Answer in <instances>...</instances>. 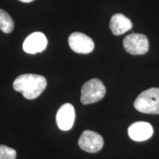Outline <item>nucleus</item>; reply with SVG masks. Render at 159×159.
Segmentation results:
<instances>
[{
    "label": "nucleus",
    "instance_id": "7",
    "mask_svg": "<svg viewBox=\"0 0 159 159\" xmlns=\"http://www.w3.org/2000/svg\"><path fill=\"white\" fill-rule=\"evenodd\" d=\"M47 37L43 33L35 32L26 38L23 43V49L29 54L41 52L47 48Z\"/></svg>",
    "mask_w": 159,
    "mask_h": 159
},
{
    "label": "nucleus",
    "instance_id": "6",
    "mask_svg": "<svg viewBox=\"0 0 159 159\" xmlns=\"http://www.w3.org/2000/svg\"><path fill=\"white\" fill-rule=\"evenodd\" d=\"M68 42L70 48L79 54H89L94 49L93 40L88 35L78 32L69 35Z\"/></svg>",
    "mask_w": 159,
    "mask_h": 159
},
{
    "label": "nucleus",
    "instance_id": "12",
    "mask_svg": "<svg viewBox=\"0 0 159 159\" xmlns=\"http://www.w3.org/2000/svg\"><path fill=\"white\" fill-rule=\"evenodd\" d=\"M16 151L13 148L0 144V159H16Z\"/></svg>",
    "mask_w": 159,
    "mask_h": 159
},
{
    "label": "nucleus",
    "instance_id": "13",
    "mask_svg": "<svg viewBox=\"0 0 159 159\" xmlns=\"http://www.w3.org/2000/svg\"><path fill=\"white\" fill-rule=\"evenodd\" d=\"M19 1H21L22 2H25V3H30L31 2L34 1V0H19Z\"/></svg>",
    "mask_w": 159,
    "mask_h": 159
},
{
    "label": "nucleus",
    "instance_id": "8",
    "mask_svg": "<svg viewBox=\"0 0 159 159\" xmlns=\"http://www.w3.org/2000/svg\"><path fill=\"white\" fill-rule=\"evenodd\" d=\"M75 120V108L70 103H65L60 107L56 114V122L62 130H69L72 128Z\"/></svg>",
    "mask_w": 159,
    "mask_h": 159
},
{
    "label": "nucleus",
    "instance_id": "5",
    "mask_svg": "<svg viewBox=\"0 0 159 159\" xmlns=\"http://www.w3.org/2000/svg\"><path fill=\"white\" fill-rule=\"evenodd\" d=\"M80 148L85 152L95 153L102 148L104 140L99 134L91 130H85L78 141Z\"/></svg>",
    "mask_w": 159,
    "mask_h": 159
},
{
    "label": "nucleus",
    "instance_id": "10",
    "mask_svg": "<svg viewBox=\"0 0 159 159\" xmlns=\"http://www.w3.org/2000/svg\"><path fill=\"white\" fill-rule=\"evenodd\" d=\"M133 27V23L128 17L122 13H116L111 17L110 28L113 34L120 35L130 30Z\"/></svg>",
    "mask_w": 159,
    "mask_h": 159
},
{
    "label": "nucleus",
    "instance_id": "1",
    "mask_svg": "<svg viewBox=\"0 0 159 159\" xmlns=\"http://www.w3.org/2000/svg\"><path fill=\"white\" fill-rule=\"evenodd\" d=\"M47 87V80L41 75L25 74L19 75L13 82V89L21 93L25 98L34 99L42 94Z\"/></svg>",
    "mask_w": 159,
    "mask_h": 159
},
{
    "label": "nucleus",
    "instance_id": "3",
    "mask_svg": "<svg viewBox=\"0 0 159 159\" xmlns=\"http://www.w3.org/2000/svg\"><path fill=\"white\" fill-rule=\"evenodd\" d=\"M105 86L100 80L91 79L85 82L81 89V103L89 105L99 102L105 97Z\"/></svg>",
    "mask_w": 159,
    "mask_h": 159
},
{
    "label": "nucleus",
    "instance_id": "11",
    "mask_svg": "<svg viewBox=\"0 0 159 159\" xmlns=\"http://www.w3.org/2000/svg\"><path fill=\"white\" fill-rule=\"evenodd\" d=\"M14 29V21L7 12L0 9V30L8 34Z\"/></svg>",
    "mask_w": 159,
    "mask_h": 159
},
{
    "label": "nucleus",
    "instance_id": "9",
    "mask_svg": "<svg viewBox=\"0 0 159 159\" xmlns=\"http://www.w3.org/2000/svg\"><path fill=\"white\" fill-rule=\"evenodd\" d=\"M128 135L132 140L143 142L150 138L153 134V128L150 123L146 122H136L133 123L128 128Z\"/></svg>",
    "mask_w": 159,
    "mask_h": 159
},
{
    "label": "nucleus",
    "instance_id": "4",
    "mask_svg": "<svg viewBox=\"0 0 159 159\" xmlns=\"http://www.w3.org/2000/svg\"><path fill=\"white\" fill-rule=\"evenodd\" d=\"M125 51L129 54L138 55H144L149 51V41L147 36L140 33H131L123 40Z\"/></svg>",
    "mask_w": 159,
    "mask_h": 159
},
{
    "label": "nucleus",
    "instance_id": "2",
    "mask_svg": "<svg viewBox=\"0 0 159 159\" xmlns=\"http://www.w3.org/2000/svg\"><path fill=\"white\" fill-rule=\"evenodd\" d=\"M134 107L139 112L159 114V88H150L137 97Z\"/></svg>",
    "mask_w": 159,
    "mask_h": 159
}]
</instances>
